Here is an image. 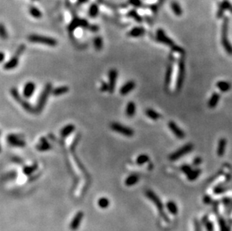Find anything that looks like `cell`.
Wrapping results in <instances>:
<instances>
[{
  "label": "cell",
  "instance_id": "obj_1",
  "mask_svg": "<svg viewBox=\"0 0 232 231\" xmlns=\"http://www.w3.org/2000/svg\"><path fill=\"white\" fill-rule=\"evenodd\" d=\"M146 196L153 202V204H155V206L157 208L158 211H159V213L160 215V216L163 218L164 221H165L166 222H169L170 220H169L168 216L166 215V213L165 212V209H164V206H163L162 202L161 201V200L159 199V197L155 194L154 192L152 191L151 190H147L146 191Z\"/></svg>",
  "mask_w": 232,
  "mask_h": 231
},
{
  "label": "cell",
  "instance_id": "obj_2",
  "mask_svg": "<svg viewBox=\"0 0 232 231\" xmlns=\"http://www.w3.org/2000/svg\"><path fill=\"white\" fill-rule=\"evenodd\" d=\"M28 41L33 43L44 44V45L49 46V47H56L58 44L57 41L54 38L41 35H30L28 36Z\"/></svg>",
  "mask_w": 232,
  "mask_h": 231
},
{
  "label": "cell",
  "instance_id": "obj_3",
  "mask_svg": "<svg viewBox=\"0 0 232 231\" xmlns=\"http://www.w3.org/2000/svg\"><path fill=\"white\" fill-rule=\"evenodd\" d=\"M26 51V45L25 44H20L19 46L17 49L16 52L14 54L13 57L11 58L4 65V69L5 70H12L14 69L19 64L20 57L23 53Z\"/></svg>",
  "mask_w": 232,
  "mask_h": 231
},
{
  "label": "cell",
  "instance_id": "obj_4",
  "mask_svg": "<svg viewBox=\"0 0 232 231\" xmlns=\"http://www.w3.org/2000/svg\"><path fill=\"white\" fill-rule=\"evenodd\" d=\"M52 84L50 83H47L44 86V90L41 92L38 100L37 105L36 107V113H41L43 110L49 95L52 92Z\"/></svg>",
  "mask_w": 232,
  "mask_h": 231
},
{
  "label": "cell",
  "instance_id": "obj_5",
  "mask_svg": "<svg viewBox=\"0 0 232 231\" xmlns=\"http://www.w3.org/2000/svg\"><path fill=\"white\" fill-rule=\"evenodd\" d=\"M156 38H157L158 41H160V42L169 46V47L171 48V50H172L173 51H174V52L179 53L181 54L184 53V51L183 50V48H181V47H179V46L176 45L175 43H174L172 40H170L168 37H167V36L165 35L163 30H158L157 34H156Z\"/></svg>",
  "mask_w": 232,
  "mask_h": 231
},
{
  "label": "cell",
  "instance_id": "obj_6",
  "mask_svg": "<svg viewBox=\"0 0 232 231\" xmlns=\"http://www.w3.org/2000/svg\"><path fill=\"white\" fill-rule=\"evenodd\" d=\"M228 19H225L223 22V30H222V44L226 52L232 55V46L228 38Z\"/></svg>",
  "mask_w": 232,
  "mask_h": 231
},
{
  "label": "cell",
  "instance_id": "obj_7",
  "mask_svg": "<svg viewBox=\"0 0 232 231\" xmlns=\"http://www.w3.org/2000/svg\"><path fill=\"white\" fill-rule=\"evenodd\" d=\"M110 128L114 131L117 132L125 137H131L134 135L133 129L128 126H123L122 124L118 123V122H112L110 124Z\"/></svg>",
  "mask_w": 232,
  "mask_h": 231
},
{
  "label": "cell",
  "instance_id": "obj_8",
  "mask_svg": "<svg viewBox=\"0 0 232 231\" xmlns=\"http://www.w3.org/2000/svg\"><path fill=\"white\" fill-rule=\"evenodd\" d=\"M192 149H193V144H192V143H186L183 147L180 148L179 149H177V151L174 152H173L172 154L169 156V159H170V161H177V160L180 159V158L183 156V155L189 153Z\"/></svg>",
  "mask_w": 232,
  "mask_h": 231
},
{
  "label": "cell",
  "instance_id": "obj_9",
  "mask_svg": "<svg viewBox=\"0 0 232 231\" xmlns=\"http://www.w3.org/2000/svg\"><path fill=\"white\" fill-rule=\"evenodd\" d=\"M185 62H184L183 59H180L178 63V75H177V85H176V88H177V91L180 90L182 88L184 77H185Z\"/></svg>",
  "mask_w": 232,
  "mask_h": 231
},
{
  "label": "cell",
  "instance_id": "obj_10",
  "mask_svg": "<svg viewBox=\"0 0 232 231\" xmlns=\"http://www.w3.org/2000/svg\"><path fill=\"white\" fill-rule=\"evenodd\" d=\"M7 140L10 145L14 147H18V148H23L26 147V143L24 140L16 134H9L7 137Z\"/></svg>",
  "mask_w": 232,
  "mask_h": 231
},
{
  "label": "cell",
  "instance_id": "obj_11",
  "mask_svg": "<svg viewBox=\"0 0 232 231\" xmlns=\"http://www.w3.org/2000/svg\"><path fill=\"white\" fill-rule=\"evenodd\" d=\"M84 217V213L82 211H79L77 212L76 215L74 216L73 219L71 221L69 225L70 230L72 231H76L79 228L80 223H81L82 220Z\"/></svg>",
  "mask_w": 232,
  "mask_h": 231
},
{
  "label": "cell",
  "instance_id": "obj_12",
  "mask_svg": "<svg viewBox=\"0 0 232 231\" xmlns=\"http://www.w3.org/2000/svg\"><path fill=\"white\" fill-rule=\"evenodd\" d=\"M118 76V71L116 69H110L108 72L109 77V92L113 93L115 90L116 83H117V79Z\"/></svg>",
  "mask_w": 232,
  "mask_h": 231
},
{
  "label": "cell",
  "instance_id": "obj_13",
  "mask_svg": "<svg viewBox=\"0 0 232 231\" xmlns=\"http://www.w3.org/2000/svg\"><path fill=\"white\" fill-rule=\"evenodd\" d=\"M168 127L177 138L183 139L185 137V133H184L183 131L180 128L174 121H170L168 122Z\"/></svg>",
  "mask_w": 232,
  "mask_h": 231
},
{
  "label": "cell",
  "instance_id": "obj_14",
  "mask_svg": "<svg viewBox=\"0 0 232 231\" xmlns=\"http://www.w3.org/2000/svg\"><path fill=\"white\" fill-rule=\"evenodd\" d=\"M36 89V85L33 82H27V83L25 84L24 88H23V94L24 98H29L31 97L32 95L34 93L35 90Z\"/></svg>",
  "mask_w": 232,
  "mask_h": 231
},
{
  "label": "cell",
  "instance_id": "obj_15",
  "mask_svg": "<svg viewBox=\"0 0 232 231\" xmlns=\"http://www.w3.org/2000/svg\"><path fill=\"white\" fill-rule=\"evenodd\" d=\"M136 86V83L134 80H129L127 83H125L123 86L121 87L120 90V94L122 95H128V93H130L135 88Z\"/></svg>",
  "mask_w": 232,
  "mask_h": 231
},
{
  "label": "cell",
  "instance_id": "obj_16",
  "mask_svg": "<svg viewBox=\"0 0 232 231\" xmlns=\"http://www.w3.org/2000/svg\"><path fill=\"white\" fill-rule=\"evenodd\" d=\"M36 149H37L38 151L41 152L48 151V150L52 149V145L47 141V140L45 137H41V138L40 139V143L36 146Z\"/></svg>",
  "mask_w": 232,
  "mask_h": 231
},
{
  "label": "cell",
  "instance_id": "obj_17",
  "mask_svg": "<svg viewBox=\"0 0 232 231\" xmlns=\"http://www.w3.org/2000/svg\"><path fill=\"white\" fill-rule=\"evenodd\" d=\"M136 113V105L134 101H129L126 106L125 114L128 118H132Z\"/></svg>",
  "mask_w": 232,
  "mask_h": 231
},
{
  "label": "cell",
  "instance_id": "obj_18",
  "mask_svg": "<svg viewBox=\"0 0 232 231\" xmlns=\"http://www.w3.org/2000/svg\"><path fill=\"white\" fill-rule=\"evenodd\" d=\"M219 99H220V95L217 92H214L211 95L209 101H208V107H209L210 108H216V106H217L218 103H219Z\"/></svg>",
  "mask_w": 232,
  "mask_h": 231
},
{
  "label": "cell",
  "instance_id": "obj_19",
  "mask_svg": "<svg viewBox=\"0 0 232 231\" xmlns=\"http://www.w3.org/2000/svg\"><path fill=\"white\" fill-rule=\"evenodd\" d=\"M75 131V126H74V125H72V124H69V125L65 126V127L61 130L60 134H61L62 137L65 138V137H67L68 136H69L71 134L73 133Z\"/></svg>",
  "mask_w": 232,
  "mask_h": 231
},
{
  "label": "cell",
  "instance_id": "obj_20",
  "mask_svg": "<svg viewBox=\"0 0 232 231\" xmlns=\"http://www.w3.org/2000/svg\"><path fill=\"white\" fill-rule=\"evenodd\" d=\"M226 144H227V140L225 138L219 139V143H218V148H217V155L218 156H223L224 155L225 151Z\"/></svg>",
  "mask_w": 232,
  "mask_h": 231
},
{
  "label": "cell",
  "instance_id": "obj_21",
  "mask_svg": "<svg viewBox=\"0 0 232 231\" xmlns=\"http://www.w3.org/2000/svg\"><path fill=\"white\" fill-rule=\"evenodd\" d=\"M145 33V30L142 27H135L134 29H132V30H130L128 33V35L130 37L132 38H137V37H141V36L144 35Z\"/></svg>",
  "mask_w": 232,
  "mask_h": 231
},
{
  "label": "cell",
  "instance_id": "obj_22",
  "mask_svg": "<svg viewBox=\"0 0 232 231\" xmlns=\"http://www.w3.org/2000/svg\"><path fill=\"white\" fill-rule=\"evenodd\" d=\"M216 86H217V88L219 89L221 92H226L229 91V90L231 89V84L229 82L223 81V80L217 82Z\"/></svg>",
  "mask_w": 232,
  "mask_h": 231
},
{
  "label": "cell",
  "instance_id": "obj_23",
  "mask_svg": "<svg viewBox=\"0 0 232 231\" xmlns=\"http://www.w3.org/2000/svg\"><path fill=\"white\" fill-rule=\"evenodd\" d=\"M69 91V87L68 86H59L57 88L54 89L52 90V94L54 96H59L65 94Z\"/></svg>",
  "mask_w": 232,
  "mask_h": 231
},
{
  "label": "cell",
  "instance_id": "obj_24",
  "mask_svg": "<svg viewBox=\"0 0 232 231\" xmlns=\"http://www.w3.org/2000/svg\"><path fill=\"white\" fill-rule=\"evenodd\" d=\"M19 103L24 108L25 110H26L27 112L32 113H36V108H34L33 105H31V104H29L27 101H26V100L23 99V98H22V99L19 101Z\"/></svg>",
  "mask_w": 232,
  "mask_h": 231
},
{
  "label": "cell",
  "instance_id": "obj_25",
  "mask_svg": "<svg viewBox=\"0 0 232 231\" xmlns=\"http://www.w3.org/2000/svg\"><path fill=\"white\" fill-rule=\"evenodd\" d=\"M139 176L136 174H132L129 175L128 177L125 179V184L126 186H132L134 185H135L136 183H138V182L139 181Z\"/></svg>",
  "mask_w": 232,
  "mask_h": 231
},
{
  "label": "cell",
  "instance_id": "obj_26",
  "mask_svg": "<svg viewBox=\"0 0 232 231\" xmlns=\"http://www.w3.org/2000/svg\"><path fill=\"white\" fill-rule=\"evenodd\" d=\"M166 206H167V210H168V212L170 214L175 215L178 213V208H177V206L175 202L172 201V200H170V201H168L167 203Z\"/></svg>",
  "mask_w": 232,
  "mask_h": 231
},
{
  "label": "cell",
  "instance_id": "obj_27",
  "mask_svg": "<svg viewBox=\"0 0 232 231\" xmlns=\"http://www.w3.org/2000/svg\"><path fill=\"white\" fill-rule=\"evenodd\" d=\"M145 113L147 115V117H149V119H153V120H158L159 119L161 118V115L158 112H156V110H154L153 109L151 108H148L145 111Z\"/></svg>",
  "mask_w": 232,
  "mask_h": 231
},
{
  "label": "cell",
  "instance_id": "obj_28",
  "mask_svg": "<svg viewBox=\"0 0 232 231\" xmlns=\"http://www.w3.org/2000/svg\"><path fill=\"white\" fill-rule=\"evenodd\" d=\"M201 170L199 168H196V169H192L191 172L189 173L186 175L187 179L190 181H194L199 176V175L201 174Z\"/></svg>",
  "mask_w": 232,
  "mask_h": 231
},
{
  "label": "cell",
  "instance_id": "obj_29",
  "mask_svg": "<svg viewBox=\"0 0 232 231\" xmlns=\"http://www.w3.org/2000/svg\"><path fill=\"white\" fill-rule=\"evenodd\" d=\"M38 167V164L37 163H34L33 165H29V166H26L23 168V171L26 175H31L33 173H34L35 171L37 170Z\"/></svg>",
  "mask_w": 232,
  "mask_h": 231
},
{
  "label": "cell",
  "instance_id": "obj_30",
  "mask_svg": "<svg viewBox=\"0 0 232 231\" xmlns=\"http://www.w3.org/2000/svg\"><path fill=\"white\" fill-rule=\"evenodd\" d=\"M93 45L96 51H99L103 48V39L100 36H97L93 39Z\"/></svg>",
  "mask_w": 232,
  "mask_h": 231
},
{
  "label": "cell",
  "instance_id": "obj_31",
  "mask_svg": "<svg viewBox=\"0 0 232 231\" xmlns=\"http://www.w3.org/2000/svg\"><path fill=\"white\" fill-rule=\"evenodd\" d=\"M29 13L30 14L32 17L35 18H38V19L42 17V14L40 12V10L35 6H31L29 8Z\"/></svg>",
  "mask_w": 232,
  "mask_h": 231
},
{
  "label": "cell",
  "instance_id": "obj_32",
  "mask_svg": "<svg viewBox=\"0 0 232 231\" xmlns=\"http://www.w3.org/2000/svg\"><path fill=\"white\" fill-rule=\"evenodd\" d=\"M149 161V158L146 154H141L137 158L136 164L138 165H143Z\"/></svg>",
  "mask_w": 232,
  "mask_h": 231
},
{
  "label": "cell",
  "instance_id": "obj_33",
  "mask_svg": "<svg viewBox=\"0 0 232 231\" xmlns=\"http://www.w3.org/2000/svg\"><path fill=\"white\" fill-rule=\"evenodd\" d=\"M172 73H173V66L171 65H169L167 69V71H166V74H165V85L166 86H168L170 83V80H171V77H172Z\"/></svg>",
  "mask_w": 232,
  "mask_h": 231
},
{
  "label": "cell",
  "instance_id": "obj_34",
  "mask_svg": "<svg viewBox=\"0 0 232 231\" xmlns=\"http://www.w3.org/2000/svg\"><path fill=\"white\" fill-rule=\"evenodd\" d=\"M99 14V6L96 4H93L89 9V16L94 18L97 17Z\"/></svg>",
  "mask_w": 232,
  "mask_h": 231
},
{
  "label": "cell",
  "instance_id": "obj_35",
  "mask_svg": "<svg viewBox=\"0 0 232 231\" xmlns=\"http://www.w3.org/2000/svg\"><path fill=\"white\" fill-rule=\"evenodd\" d=\"M171 8H172V11L174 12L176 15L177 16H181L183 13V11L181 9V7L180 5H179L177 2H174L171 3Z\"/></svg>",
  "mask_w": 232,
  "mask_h": 231
},
{
  "label": "cell",
  "instance_id": "obj_36",
  "mask_svg": "<svg viewBox=\"0 0 232 231\" xmlns=\"http://www.w3.org/2000/svg\"><path fill=\"white\" fill-rule=\"evenodd\" d=\"M98 205H99L100 208L106 209L110 205V201L106 197H101V198H99V201H98Z\"/></svg>",
  "mask_w": 232,
  "mask_h": 231
},
{
  "label": "cell",
  "instance_id": "obj_37",
  "mask_svg": "<svg viewBox=\"0 0 232 231\" xmlns=\"http://www.w3.org/2000/svg\"><path fill=\"white\" fill-rule=\"evenodd\" d=\"M0 38L2 40H6L8 38V34L6 28L2 23H0Z\"/></svg>",
  "mask_w": 232,
  "mask_h": 231
},
{
  "label": "cell",
  "instance_id": "obj_38",
  "mask_svg": "<svg viewBox=\"0 0 232 231\" xmlns=\"http://www.w3.org/2000/svg\"><path fill=\"white\" fill-rule=\"evenodd\" d=\"M219 227H220L221 231H230V228H229V227L228 226L227 224L225 223V221L222 218H219Z\"/></svg>",
  "mask_w": 232,
  "mask_h": 231
},
{
  "label": "cell",
  "instance_id": "obj_39",
  "mask_svg": "<svg viewBox=\"0 0 232 231\" xmlns=\"http://www.w3.org/2000/svg\"><path fill=\"white\" fill-rule=\"evenodd\" d=\"M191 170H192V168H191V167L188 165H184L181 167V170H182L183 172L186 175L191 172Z\"/></svg>",
  "mask_w": 232,
  "mask_h": 231
},
{
  "label": "cell",
  "instance_id": "obj_40",
  "mask_svg": "<svg viewBox=\"0 0 232 231\" xmlns=\"http://www.w3.org/2000/svg\"><path fill=\"white\" fill-rule=\"evenodd\" d=\"M204 223L207 231H213V225L211 221H205Z\"/></svg>",
  "mask_w": 232,
  "mask_h": 231
},
{
  "label": "cell",
  "instance_id": "obj_41",
  "mask_svg": "<svg viewBox=\"0 0 232 231\" xmlns=\"http://www.w3.org/2000/svg\"><path fill=\"white\" fill-rule=\"evenodd\" d=\"M100 90L102 92H103L107 91L109 92V85L107 84V83H106V82H104V81L102 82V86H101Z\"/></svg>",
  "mask_w": 232,
  "mask_h": 231
},
{
  "label": "cell",
  "instance_id": "obj_42",
  "mask_svg": "<svg viewBox=\"0 0 232 231\" xmlns=\"http://www.w3.org/2000/svg\"><path fill=\"white\" fill-rule=\"evenodd\" d=\"M202 162V159L201 157H195V159L193 160V165L195 167H198V165H200Z\"/></svg>",
  "mask_w": 232,
  "mask_h": 231
},
{
  "label": "cell",
  "instance_id": "obj_43",
  "mask_svg": "<svg viewBox=\"0 0 232 231\" xmlns=\"http://www.w3.org/2000/svg\"><path fill=\"white\" fill-rule=\"evenodd\" d=\"M131 1V4L135 6H138V5H141V1L140 0H130Z\"/></svg>",
  "mask_w": 232,
  "mask_h": 231
},
{
  "label": "cell",
  "instance_id": "obj_44",
  "mask_svg": "<svg viewBox=\"0 0 232 231\" xmlns=\"http://www.w3.org/2000/svg\"><path fill=\"white\" fill-rule=\"evenodd\" d=\"M12 161H14V162L17 163V164H21L22 163V159L21 158H18V157H14L13 158H12Z\"/></svg>",
  "mask_w": 232,
  "mask_h": 231
},
{
  "label": "cell",
  "instance_id": "obj_45",
  "mask_svg": "<svg viewBox=\"0 0 232 231\" xmlns=\"http://www.w3.org/2000/svg\"><path fill=\"white\" fill-rule=\"evenodd\" d=\"M204 202L206 203V204H209L211 202V197L210 196L206 195L204 197Z\"/></svg>",
  "mask_w": 232,
  "mask_h": 231
},
{
  "label": "cell",
  "instance_id": "obj_46",
  "mask_svg": "<svg viewBox=\"0 0 232 231\" xmlns=\"http://www.w3.org/2000/svg\"><path fill=\"white\" fill-rule=\"evenodd\" d=\"M5 58V53H4L3 52H2V51H0V63L3 62Z\"/></svg>",
  "mask_w": 232,
  "mask_h": 231
},
{
  "label": "cell",
  "instance_id": "obj_47",
  "mask_svg": "<svg viewBox=\"0 0 232 231\" xmlns=\"http://www.w3.org/2000/svg\"><path fill=\"white\" fill-rule=\"evenodd\" d=\"M225 190V189L224 188H216L214 191L216 192V193H221V192L224 191Z\"/></svg>",
  "mask_w": 232,
  "mask_h": 231
},
{
  "label": "cell",
  "instance_id": "obj_48",
  "mask_svg": "<svg viewBox=\"0 0 232 231\" xmlns=\"http://www.w3.org/2000/svg\"><path fill=\"white\" fill-rule=\"evenodd\" d=\"M2 152V147H1V143H0V153Z\"/></svg>",
  "mask_w": 232,
  "mask_h": 231
},
{
  "label": "cell",
  "instance_id": "obj_49",
  "mask_svg": "<svg viewBox=\"0 0 232 231\" xmlns=\"http://www.w3.org/2000/svg\"><path fill=\"white\" fill-rule=\"evenodd\" d=\"M0 136H1V131H0Z\"/></svg>",
  "mask_w": 232,
  "mask_h": 231
}]
</instances>
